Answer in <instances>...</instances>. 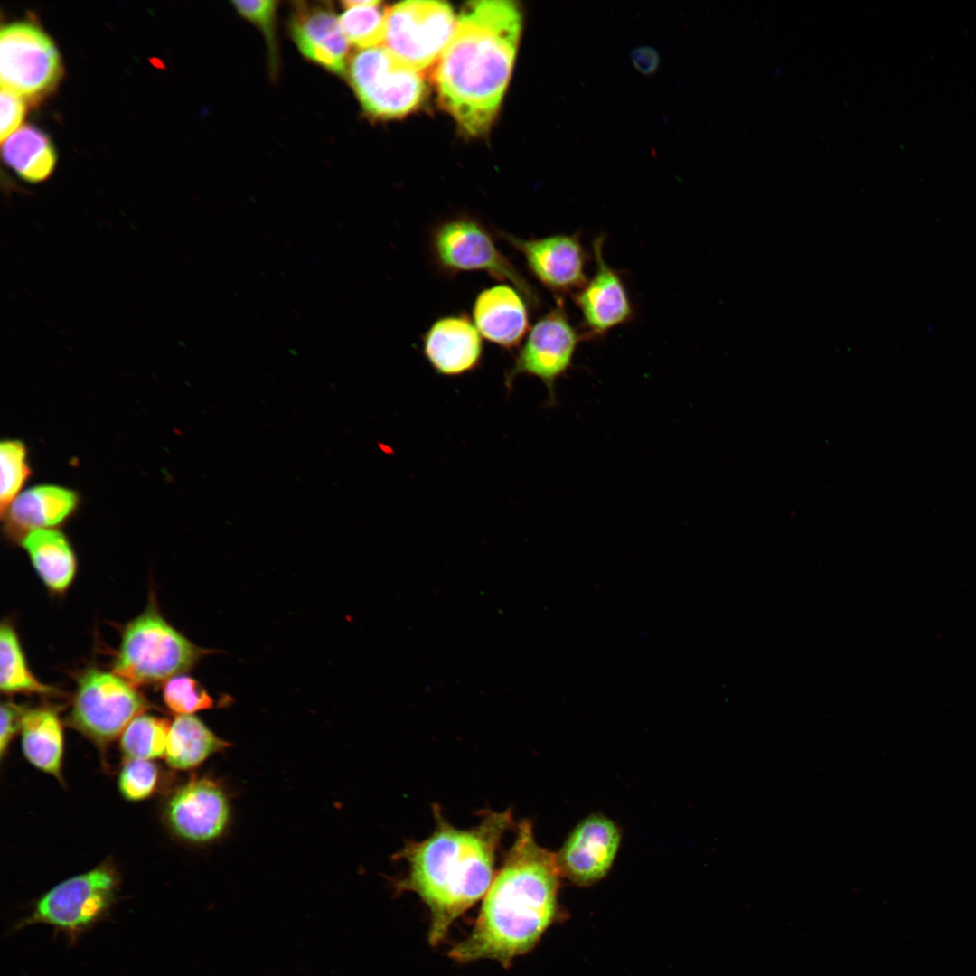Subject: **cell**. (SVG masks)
<instances>
[{
  "label": "cell",
  "mask_w": 976,
  "mask_h": 976,
  "mask_svg": "<svg viewBox=\"0 0 976 976\" xmlns=\"http://www.w3.org/2000/svg\"><path fill=\"white\" fill-rule=\"evenodd\" d=\"M229 746L197 717L178 715L170 724L165 758L171 767L187 770Z\"/></svg>",
  "instance_id": "603a6c76"
},
{
  "label": "cell",
  "mask_w": 976,
  "mask_h": 976,
  "mask_svg": "<svg viewBox=\"0 0 976 976\" xmlns=\"http://www.w3.org/2000/svg\"><path fill=\"white\" fill-rule=\"evenodd\" d=\"M44 585L61 593L71 584L76 573V558L66 536L54 529H37L20 540Z\"/></svg>",
  "instance_id": "ffe728a7"
},
{
  "label": "cell",
  "mask_w": 976,
  "mask_h": 976,
  "mask_svg": "<svg viewBox=\"0 0 976 976\" xmlns=\"http://www.w3.org/2000/svg\"><path fill=\"white\" fill-rule=\"evenodd\" d=\"M20 729L26 759L40 770L60 779L63 733L57 712L51 708L25 710Z\"/></svg>",
  "instance_id": "44dd1931"
},
{
  "label": "cell",
  "mask_w": 976,
  "mask_h": 976,
  "mask_svg": "<svg viewBox=\"0 0 976 976\" xmlns=\"http://www.w3.org/2000/svg\"><path fill=\"white\" fill-rule=\"evenodd\" d=\"M621 841L617 825L602 814L582 820L557 854L562 876L577 885H590L611 868Z\"/></svg>",
  "instance_id": "4fadbf2b"
},
{
  "label": "cell",
  "mask_w": 976,
  "mask_h": 976,
  "mask_svg": "<svg viewBox=\"0 0 976 976\" xmlns=\"http://www.w3.org/2000/svg\"><path fill=\"white\" fill-rule=\"evenodd\" d=\"M25 709L22 706L11 701L3 702L1 705V733H0V755L4 756L10 741L21 726V720Z\"/></svg>",
  "instance_id": "1f68e13d"
},
{
  "label": "cell",
  "mask_w": 976,
  "mask_h": 976,
  "mask_svg": "<svg viewBox=\"0 0 976 976\" xmlns=\"http://www.w3.org/2000/svg\"><path fill=\"white\" fill-rule=\"evenodd\" d=\"M631 58L634 67L644 74L654 72L659 66L658 52L648 45L634 48L631 52Z\"/></svg>",
  "instance_id": "d6a6232c"
},
{
  "label": "cell",
  "mask_w": 976,
  "mask_h": 976,
  "mask_svg": "<svg viewBox=\"0 0 976 976\" xmlns=\"http://www.w3.org/2000/svg\"><path fill=\"white\" fill-rule=\"evenodd\" d=\"M0 689L7 694H52L55 690L42 683L27 665L18 636L8 623L0 628Z\"/></svg>",
  "instance_id": "cb8c5ba5"
},
{
  "label": "cell",
  "mask_w": 976,
  "mask_h": 976,
  "mask_svg": "<svg viewBox=\"0 0 976 976\" xmlns=\"http://www.w3.org/2000/svg\"><path fill=\"white\" fill-rule=\"evenodd\" d=\"M233 5L240 15L256 24L262 31L268 43L270 59L275 63L277 59L276 16L277 3L268 0L234 1Z\"/></svg>",
  "instance_id": "f546056e"
},
{
  "label": "cell",
  "mask_w": 976,
  "mask_h": 976,
  "mask_svg": "<svg viewBox=\"0 0 976 976\" xmlns=\"http://www.w3.org/2000/svg\"><path fill=\"white\" fill-rule=\"evenodd\" d=\"M342 5L345 11L339 21L349 43L361 50L380 46L385 37L388 12L380 2L349 0Z\"/></svg>",
  "instance_id": "d4e9b609"
},
{
  "label": "cell",
  "mask_w": 976,
  "mask_h": 976,
  "mask_svg": "<svg viewBox=\"0 0 976 976\" xmlns=\"http://www.w3.org/2000/svg\"><path fill=\"white\" fill-rule=\"evenodd\" d=\"M570 323L560 300L530 329L525 341L504 375V384L511 391L520 375L538 378L548 391L547 405L557 404L556 383L571 368L580 341L584 340Z\"/></svg>",
  "instance_id": "8fae6325"
},
{
  "label": "cell",
  "mask_w": 976,
  "mask_h": 976,
  "mask_svg": "<svg viewBox=\"0 0 976 976\" xmlns=\"http://www.w3.org/2000/svg\"><path fill=\"white\" fill-rule=\"evenodd\" d=\"M5 164L23 181L36 183L52 173L57 154L49 136L40 128L26 125L2 145Z\"/></svg>",
  "instance_id": "7402d4cb"
},
{
  "label": "cell",
  "mask_w": 976,
  "mask_h": 976,
  "mask_svg": "<svg viewBox=\"0 0 976 976\" xmlns=\"http://www.w3.org/2000/svg\"><path fill=\"white\" fill-rule=\"evenodd\" d=\"M496 234L521 254L529 271L553 294L577 292L587 282V252L577 233L528 239L502 230Z\"/></svg>",
  "instance_id": "7c38bea8"
},
{
  "label": "cell",
  "mask_w": 976,
  "mask_h": 976,
  "mask_svg": "<svg viewBox=\"0 0 976 976\" xmlns=\"http://www.w3.org/2000/svg\"><path fill=\"white\" fill-rule=\"evenodd\" d=\"M561 876L557 854L542 848L530 821H522L474 929L450 955L458 962L492 959L507 966L528 952L555 916Z\"/></svg>",
  "instance_id": "7a4b0ae2"
},
{
  "label": "cell",
  "mask_w": 976,
  "mask_h": 976,
  "mask_svg": "<svg viewBox=\"0 0 976 976\" xmlns=\"http://www.w3.org/2000/svg\"><path fill=\"white\" fill-rule=\"evenodd\" d=\"M436 823L429 837L407 843L399 852L408 864L400 885L427 906L432 944L440 943L455 920L488 891L496 852L512 817L511 811H488L477 825L461 830L437 812Z\"/></svg>",
  "instance_id": "3957f363"
},
{
  "label": "cell",
  "mask_w": 976,
  "mask_h": 976,
  "mask_svg": "<svg viewBox=\"0 0 976 976\" xmlns=\"http://www.w3.org/2000/svg\"><path fill=\"white\" fill-rule=\"evenodd\" d=\"M422 353L439 375L458 377L482 362V335L465 313L435 320L422 336Z\"/></svg>",
  "instance_id": "2e32d148"
},
{
  "label": "cell",
  "mask_w": 976,
  "mask_h": 976,
  "mask_svg": "<svg viewBox=\"0 0 976 976\" xmlns=\"http://www.w3.org/2000/svg\"><path fill=\"white\" fill-rule=\"evenodd\" d=\"M167 817L174 832L183 839L206 842L218 838L227 827L230 804L215 782L193 779L174 794Z\"/></svg>",
  "instance_id": "9a60e30c"
},
{
  "label": "cell",
  "mask_w": 976,
  "mask_h": 976,
  "mask_svg": "<svg viewBox=\"0 0 976 976\" xmlns=\"http://www.w3.org/2000/svg\"><path fill=\"white\" fill-rule=\"evenodd\" d=\"M62 71L58 49L40 27L30 22H15L2 27V88L36 103L56 89Z\"/></svg>",
  "instance_id": "9c48e42d"
},
{
  "label": "cell",
  "mask_w": 976,
  "mask_h": 976,
  "mask_svg": "<svg viewBox=\"0 0 976 976\" xmlns=\"http://www.w3.org/2000/svg\"><path fill=\"white\" fill-rule=\"evenodd\" d=\"M25 103L18 94L2 88L1 89V140L9 137L22 123L25 115Z\"/></svg>",
  "instance_id": "4dcf8cb0"
},
{
  "label": "cell",
  "mask_w": 976,
  "mask_h": 976,
  "mask_svg": "<svg viewBox=\"0 0 976 976\" xmlns=\"http://www.w3.org/2000/svg\"><path fill=\"white\" fill-rule=\"evenodd\" d=\"M162 695L166 707L178 715L192 714L213 706L206 690L188 675L179 674L164 681Z\"/></svg>",
  "instance_id": "83f0119b"
},
{
  "label": "cell",
  "mask_w": 976,
  "mask_h": 976,
  "mask_svg": "<svg viewBox=\"0 0 976 976\" xmlns=\"http://www.w3.org/2000/svg\"><path fill=\"white\" fill-rule=\"evenodd\" d=\"M429 250L436 267L447 277L464 271H483L508 282L538 308L540 298L532 286L497 248L492 232L478 219L455 216L436 224L429 234Z\"/></svg>",
  "instance_id": "5b68a950"
},
{
  "label": "cell",
  "mask_w": 976,
  "mask_h": 976,
  "mask_svg": "<svg viewBox=\"0 0 976 976\" xmlns=\"http://www.w3.org/2000/svg\"><path fill=\"white\" fill-rule=\"evenodd\" d=\"M289 27L292 38L305 58L331 72L345 74L350 43L332 7L297 2Z\"/></svg>",
  "instance_id": "e0dca14e"
},
{
  "label": "cell",
  "mask_w": 976,
  "mask_h": 976,
  "mask_svg": "<svg viewBox=\"0 0 976 976\" xmlns=\"http://www.w3.org/2000/svg\"><path fill=\"white\" fill-rule=\"evenodd\" d=\"M604 239L600 236L593 244L595 274L573 296L582 316L585 339L605 334L627 323L633 314L621 276L605 260Z\"/></svg>",
  "instance_id": "5bb4252c"
},
{
  "label": "cell",
  "mask_w": 976,
  "mask_h": 976,
  "mask_svg": "<svg viewBox=\"0 0 976 976\" xmlns=\"http://www.w3.org/2000/svg\"><path fill=\"white\" fill-rule=\"evenodd\" d=\"M456 23L446 2H401L388 9L383 46L401 64L421 72L437 63Z\"/></svg>",
  "instance_id": "ba28073f"
},
{
  "label": "cell",
  "mask_w": 976,
  "mask_h": 976,
  "mask_svg": "<svg viewBox=\"0 0 976 976\" xmlns=\"http://www.w3.org/2000/svg\"><path fill=\"white\" fill-rule=\"evenodd\" d=\"M516 3H469L436 63L439 100L471 136L486 133L494 121L510 80L521 31Z\"/></svg>",
  "instance_id": "6da1fadb"
},
{
  "label": "cell",
  "mask_w": 976,
  "mask_h": 976,
  "mask_svg": "<svg viewBox=\"0 0 976 976\" xmlns=\"http://www.w3.org/2000/svg\"><path fill=\"white\" fill-rule=\"evenodd\" d=\"M170 724L150 715L136 717L120 738L122 752L129 759L150 760L165 755Z\"/></svg>",
  "instance_id": "484cf974"
},
{
  "label": "cell",
  "mask_w": 976,
  "mask_h": 976,
  "mask_svg": "<svg viewBox=\"0 0 976 976\" xmlns=\"http://www.w3.org/2000/svg\"><path fill=\"white\" fill-rule=\"evenodd\" d=\"M347 73L362 108L376 118L406 116L419 107L427 93L421 72L401 64L383 45L355 53Z\"/></svg>",
  "instance_id": "52a82bcc"
},
{
  "label": "cell",
  "mask_w": 976,
  "mask_h": 976,
  "mask_svg": "<svg viewBox=\"0 0 976 976\" xmlns=\"http://www.w3.org/2000/svg\"><path fill=\"white\" fill-rule=\"evenodd\" d=\"M148 703L135 686L117 675L95 668L78 680L70 725L98 744H107L123 733Z\"/></svg>",
  "instance_id": "30bf717a"
},
{
  "label": "cell",
  "mask_w": 976,
  "mask_h": 976,
  "mask_svg": "<svg viewBox=\"0 0 976 976\" xmlns=\"http://www.w3.org/2000/svg\"><path fill=\"white\" fill-rule=\"evenodd\" d=\"M0 465V510L3 517L31 474L24 444L19 440L2 441Z\"/></svg>",
  "instance_id": "4316f807"
},
{
  "label": "cell",
  "mask_w": 976,
  "mask_h": 976,
  "mask_svg": "<svg viewBox=\"0 0 976 976\" xmlns=\"http://www.w3.org/2000/svg\"><path fill=\"white\" fill-rule=\"evenodd\" d=\"M158 782V769L149 760L129 759L121 770L118 785L123 796L130 801L147 798Z\"/></svg>",
  "instance_id": "f1b7e54d"
},
{
  "label": "cell",
  "mask_w": 976,
  "mask_h": 976,
  "mask_svg": "<svg viewBox=\"0 0 976 976\" xmlns=\"http://www.w3.org/2000/svg\"><path fill=\"white\" fill-rule=\"evenodd\" d=\"M207 652L151 605L125 627L113 667L134 686L149 685L186 671Z\"/></svg>",
  "instance_id": "277c9868"
},
{
  "label": "cell",
  "mask_w": 976,
  "mask_h": 976,
  "mask_svg": "<svg viewBox=\"0 0 976 976\" xmlns=\"http://www.w3.org/2000/svg\"><path fill=\"white\" fill-rule=\"evenodd\" d=\"M117 886V875L108 865L70 877L42 895L14 930L45 924L76 941L107 915Z\"/></svg>",
  "instance_id": "8992f818"
},
{
  "label": "cell",
  "mask_w": 976,
  "mask_h": 976,
  "mask_svg": "<svg viewBox=\"0 0 976 976\" xmlns=\"http://www.w3.org/2000/svg\"><path fill=\"white\" fill-rule=\"evenodd\" d=\"M529 303L510 284H498L480 291L472 306L473 322L482 337L512 351L529 333Z\"/></svg>",
  "instance_id": "ac0fdd59"
},
{
  "label": "cell",
  "mask_w": 976,
  "mask_h": 976,
  "mask_svg": "<svg viewBox=\"0 0 976 976\" xmlns=\"http://www.w3.org/2000/svg\"><path fill=\"white\" fill-rule=\"evenodd\" d=\"M71 490L51 484L37 485L20 493L5 515V529L20 540L37 529H52L68 519L78 505Z\"/></svg>",
  "instance_id": "d6986e66"
}]
</instances>
